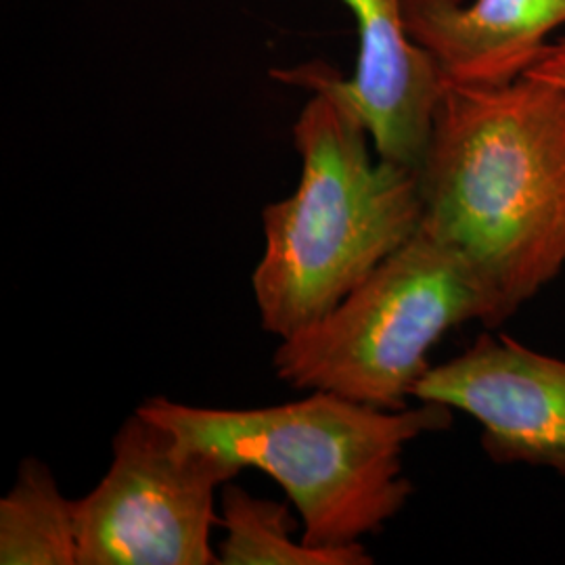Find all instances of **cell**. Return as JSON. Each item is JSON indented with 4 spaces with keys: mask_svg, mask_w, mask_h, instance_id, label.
<instances>
[{
    "mask_svg": "<svg viewBox=\"0 0 565 565\" xmlns=\"http://www.w3.org/2000/svg\"><path fill=\"white\" fill-rule=\"evenodd\" d=\"M356 21L359 60L343 90L364 121L375 153L419 170L445 95L436 60L411 39L403 0H340Z\"/></svg>",
    "mask_w": 565,
    "mask_h": 565,
    "instance_id": "52a82bcc",
    "label": "cell"
},
{
    "mask_svg": "<svg viewBox=\"0 0 565 565\" xmlns=\"http://www.w3.org/2000/svg\"><path fill=\"white\" fill-rule=\"evenodd\" d=\"M503 323L478 270L424 226L321 321L275 350L277 377L398 411L429 371L431 348L455 327Z\"/></svg>",
    "mask_w": 565,
    "mask_h": 565,
    "instance_id": "277c9868",
    "label": "cell"
},
{
    "mask_svg": "<svg viewBox=\"0 0 565 565\" xmlns=\"http://www.w3.org/2000/svg\"><path fill=\"white\" fill-rule=\"evenodd\" d=\"M0 564L78 565L74 501L34 457L23 459L0 501Z\"/></svg>",
    "mask_w": 565,
    "mask_h": 565,
    "instance_id": "9c48e42d",
    "label": "cell"
},
{
    "mask_svg": "<svg viewBox=\"0 0 565 565\" xmlns=\"http://www.w3.org/2000/svg\"><path fill=\"white\" fill-rule=\"evenodd\" d=\"M525 76L565 88V36L548 42L543 57L536 61L534 67H530Z\"/></svg>",
    "mask_w": 565,
    "mask_h": 565,
    "instance_id": "8fae6325",
    "label": "cell"
},
{
    "mask_svg": "<svg viewBox=\"0 0 565 565\" xmlns=\"http://www.w3.org/2000/svg\"><path fill=\"white\" fill-rule=\"evenodd\" d=\"M182 443L279 482L302 520V541L342 548L375 534L413 494L404 448L452 424V408H377L333 392L260 408H212L156 396L137 408Z\"/></svg>",
    "mask_w": 565,
    "mask_h": 565,
    "instance_id": "3957f363",
    "label": "cell"
},
{
    "mask_svg": "<svg viewBox=\"0 0 565 565\" xmlns=\"http://www.w3.org/2000/svg\"><path fill=\"white\" fill-rule=\"evenodd\" d=\"M223 518L226 530L218 545L224 565H369L375 559L363 543L342 548H319L294 539L298 527L289 509L268 499H258L245 488L223 486Z\"/></svg>",
    "mask_w": 565,
    "mask_h": 565,
    "instance_id": "30bf717a",
    "label": "cell"
},
{
    "mask_svg": "<svg viewBox=\"0 0 565 565\" xmlns=\"http://www.w3.org/2000/svg\"><path fill=\"white\" fill-rule=\"evenodd\" d=\"M413 401L473 417L494 463L546 467L565 478V361L507 335H480L457 359L429 366Z\"/></svg>",
    "mask_w": 565,
    "mask_h": 565,
    "instance_id": "8992f818",
    "label": "cell"
},
{
    "mask_svg": "<svg viewBox=\"0 0 565 565\" xmlns=\"http://www.w3.org/2000/svg\"><path fill=\"white\" fill-rule=\"evenodd\" d=\"M403 9L411 39L463 86L524 78L565 25V0H403Z\"/></svg>",
    "mask_w": 565,
    "mask_h": 565,
    "instance_id": "ba28073f",
    "label": "cell"
},
{
    "mask_svg": "<svg viewBox=\"0 0 565 565\" xmlns=\"http://www.w3.org/2000/svg\"><path fill=\"white\" fill-rule=\"evenodd\" d=\"M419 179L422 226L478 270L507 321L565 268V88L446 82Z\"/></svg>",
    "mask_w": 565,
    "mask_h": 565,
    "instance_id": "6da1fadb",
    "label": "cell"
},
{
    "mask_svg": "<svg viewBox=\"0 0 565 565\" xmlns=\"http://www.w3.org/2000/svg\"><path fill=\"white\" fill-rule=\"evenodd\" d=\"M242 471L135 411L102 482L74 501L78 565H214L216 490Z\"/></svg>",
    "mask_w": 565,
    "mask_h": 565,
    "instance_id": "5b68a950",
    "label": "cell"
},
{
    "mask_svg": "<svg viewBox=\"0 0 565 565\" xmlns=\"http://www.w3.org/2000/svg\"><path fill=\"white\" fill-rule=\"evenodd\" d=\"M312 90L294 124L298 189L263 210L252 289L264 331L285 340L321 321L424 221L419 170L373 158L371 135L323 63L273 70Z\"/></svg>",
    "mask_w": 565,
    "mask_h": 565,
    "instance_id": "7a4b0ae2",
    "label": "cell"
}]
</instances>
